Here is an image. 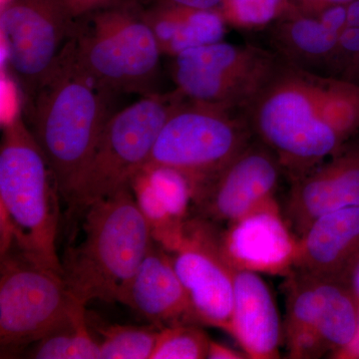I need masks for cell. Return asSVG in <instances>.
<instances>
[{
	"mask_svg": "<svg viewBox=\"0 0 359 359\" xmlns=\"http://www.w3.org/2000/svg\"><path fill=\"white\" fill-rule=\"evenodd\" d=\"M359 205V134L339 152L292 182L283 212L297 238L316 219Z\"/></svg>",
	"mask_w": 359,
	"mask_h": 359,
	"instance_id": "obj_14",
	"label": "cell"
},
{
	"mask_svg": "<svg viewBox=\"0 0 359 359\" xmlns=\"http://www.w3.org/2000/svg\"><path fill=\"white\" fill-rule=\"evenodd\" d=\"M224 0H148L149 6H177L202 11H221Z\"/></svg>",
	"mask_w": 359,
	"mask_h": 359,
	"instance_id": "obj_27",
	"label": "cell"
},
{
	"mask_svg": "<svg viewBox=\"0 0 359 359\" xmlns=\"http://www.w3.org/2000/svg\"><path fill=\"white\" fill-rule=\"evenodd\" d=\"M126 306L159 328L200 325L171 254L155 241L134 276Z\"/></svg>",
	"mask_w": 359,
	"mask_h": 359,
	"instance_id": "obj_16",
	"label": "cell"
},
{
	"mask_svg": "<svg viewBox=\"0 0 359 359\" xmlns=\"http://www.w3.org/2000/svg\"><path fill=\"white\" fill-rule=\"evenodd\" d=\"M344 80H348V81L358 82L359 83V62L355 67L351 70V72L347 75V77Z\"/></svg>",
	"mask_w": 359,
	"mask_h": 359,
	"instance_id": "obj_34",
	"label": "cell"
},
{
	"mask_svg": "<svg viewBox=\"0 0 359 359\" xmlns=\"http://www.w3.org/2000/svg\"><path fill=\"white\" fill-rule=\"evenodd\" d=\"M341 280L353 292L359 304V254Z\"/></svg>",
	"mask_w": 359,
	"mask_h": 359,
	"instance_id": "obj_31",
	"label": "cell"
},
{
	"mask_svg": "<svg viewBox=\"0 0 359 359\" xmlns=\"http://www.w3.org/2000/svg\"><path fill=\"white\" fill-rule=\"evenodd\" d=\"M75 23L67 0H13L1 7L9 65L26 103L53 68Z\"/></svg>",
	"mask_w": 359,
	"mask_h": 359,
	"instance_id": "obj_10",
	"label": "cell"
},
{
	"mask_svg": "<svg viewBox=\"0 0 359 359\" xmlns=\"http://www.w3.org/2000/svg\"><path fill=\"white\" fill-rule=\"evenodd\" d=\"M59 196L50 164L18 108L2 127L0 145L1 252L15 248L62 276L56 249Z\"/></svg>",
	"mask_w": 359,
	"mask_h": 359,
	"instance_id": "obj_2",
	"label": "cell"
},
{
	"mask_svg": "<svg viewBox=\"0 0 359 359\" xmlns=\"http://www.w3.org/2000/svg\"><path fill=\"white\" fill-rule=\"evenodd\" d=\"M142 14L152 28L163 55L171 58L222 41L228 26L218 11L149 6L142 7Z\"/></svg>",
	"mask_w": 359,
	"mask_h": 359,
	"instance_id": "obj_20",
	"label": "cell"
},
{
	"mask_svg": "<svg viewBox=\"0 0 359 359\" xmlns=\"http://www.w3.org/2000/svg\"><path fill=\"white\" fill-rule=\"evenodd\" d=\"M219 13L228 26L259 30L297 11L292 0H224Z\"/></svg>",
	"mask_w": 359,
	"mask_h": 359,
	"instance_id": "obj_23",
	"label": "cell"
},
{
	"mask_svg": "<svg viewBox=\"0 0 359 359\" xmlns=\"http://www.w3.org/2000/svg\"><path fill=\"white\" fill-rule=\"evenodd\" d=\"M80 69L109 93H155L162 52L142 7L121 1L78 18L70 36Z\"/></svg>",
	"mask_w": 359,
	"mask_h": 359,
	"instance_id": "obj_5",
	"label": "cell"
},
{
	"mask_svg": "<svg viewBox=\"0 0 359 359\" xmlns=\"http://www.w3.org/2000/svg\"><path fill=\"white\" fill-rule=\"evenodd\" d=\"M159 327L109 325L99 328L100 359H151Z\"/></svg>",
	"mask_w": 359,
	"mask_h": 359,
	"instance_id": "obj_24",
	"label": "cell"
},
{
	"mask_svg": "<svg viewBox=\"0 0 359 359\" xmlns=\"http://www.w3.org/2000/svg\"><path fill=\"white\" fill-rule=\"evenodd\" d=\"M221 226L189 217L179 247L170 252L199 325L230 332L233 269L219 243Z\"/></svg>",
	"mask_w": 359,
	"mask_h": 359,
	"instance_id": "obj_11",
	"label": "cell"
},
{
	"mask_svg": "<svg viewBox=\"0 0 359 359\" xmlns=\"http://www.w3.org/2000/svg\"><path fill=\"white\" fill-rule=\"evenodd\" d=\"M283 174L275 154L255 138L194 192L190 216L228 226L271 201Z\"/></svg>",
	"mask_w": 359,
	"mask_h": 359,
	"instance_id": "obj_12",
	"label": "cell"
},
{
	"mask_svg": "<svg viewBox=\"0 0 359 359\" xmlns=\"http://www.w3.org/2000/svg\"><path fill=\"white\" fill-rule=\"evenodd\" d=\"M255 138L292 181L359 134V83L311 72L280 58L243 111Z\"/></svg>",
	"mask_w": 359,
	"mask_h": 359,
	"instance_id": "obj_1",
	"label": "cell"
},
{
	"mask_svg": "<svg viewBox=\"0 0 359 359\" xmlns=\"http://www.w3.org/2000/svg\"><path fill=\"white\" fill-rule=\"evenodd\" d=\"M85 308L72 297L59 273L33 263L15 248L1 252L2 351L32 346L69 325Z\"/></svg>",
	"mask_w": 359,
	"mask_h": 359,
	"instance_id": "obj_8",
	"label": "cell"
},
{
	"mask_svg": "<svg viewBox=\"0 0 359 359\" xmlns=\"http://www.w3.org/2000/svg\"><path fill=\"white\" fill-rule=\"evenodd\" d=\"M210 339L198 325H177L159 328L151 359L207 358Z\"/></svg>",
	"mask_w": 359,
	"mask_h": 359,
	"instance_id": "obj_25",
	"label": "cell"
},
{
	"mask_svg": "<svg viewBox=\"0 0 359 359\" xmlns=\"http://www.w3.org/2000/svg\"><path fill=\"white\" fill-rule=\"evenodd\" d=\"M269 41L273 52L290 65L323 74L340 32L318 14L295 13L271 25Z\"/></svg>",
	"mask_w": 359,
	"mask_h": 359,
	"instance_id": "obj_19",
	"label": "cell"
},
{
	"mask_svg": "<svg viewBox=\"0 0 359 359\" xmlns=\"http://www.w3.org/2000/svg\"><path fill=\"white\" fill-rule=\"evenodd\" d=\"M287 278L283 339L287 358L313 359L327 355L318 334L325 302V278L297 271Z\"/></svg>",
	"mask_w": 359,
	"mask_h": 359,
	"instance_id": "obj_18",
	"label": "cell"
},
{
	"mask_svg": "<svg viewBox=\"0 0 359 359\" xmlns=\"http://www.w3.org/2000/svg\"><path fill=\"white\" fill-rule=\"evenodd\" d=\"M359 62V27L347 26L339 39L323 75L346 79Z\"/></svg>",
	"mask_w": 359,
	"mask_h": 359,
	"instance_id": "obj_26",
	"label": "cell"
},
{
	"mask_svg": "<svg viewBox=\"0 0 359 359\" xmlns=\"http://www.w3.org/2000/svg\"><path fill=\"white\" fill-rule=\"evenodd\" d=\"M85 212L83 240L61 261L66 287L79 304H126L139 266L154 243L131 186L94 202Z\"/></svg>",
	"mask_w": 359,
	"mask_h": 359,
	"instance_id": "obj_4",
	"label": "cell"
},
{
	"mask_svg": "<svg viewBox=\"0 0 359 359\" xmlns=\"http://www.w3.org/2000/svg\"><path fill=\"white\" fill-rule=\"evenodd\" d=\"M182 98L177 90L155 92L111 115L67 204L85 210L130 186L147 164L163 125Z\"/></svg>",
	"mask_w": 359,
	"mask_h": 359,
	"instance_id": "obj_6",
	"label": "cell"
},
{
	"mask_svg": "<svg viewBox=\"0 0 359 359\" xmlns=\"http://www.w3.org/2000/svg\"><path fill=\"white\" fill-rule=\"evenodd\" d=\"M332 359H359V325L358 332L351 344L335 354Z\"/></svg>",
	"mask_w": 359,
	"mask_h": 359,
	"instance_id": "obj_32",
	"label": "cell"
},
{
	"mask_svg": "<svg viewBox=\"0 0 359 359\" xmlns=\"http://www.w3.org/2000/svg\"><path fill=\"white\" fill-rule=\"evenodd\" d=\"M353 0H292L297 13L316 14L332 6H346Z\"/></svg>",
	"mask_w": 359,
	"mask_h": 359,
	"instance_id": "obj_29",
	"label": "cell"
},
{
	"mask_svg": "<svg viewBox=\"0 0 359 359\" xmlns=\"http://www.w3.org/2000/svg\"><path fill=\"white\" fill-rule=\"evenodd\" d=\"M172 59V78L182 95L238 112L254 100L280 62L273 51L224 40Z\"/></svg>",
	"mask_w": 359,
	"mask_h": 359,
	"instance_id": "obj_9",
	"label": "cell"
},
{
	"mask_svg": "<svg viewBox=\"0 0 359 359\" xmlns=\"http://www.w3.org/2000/svg\"><path fill=\"white\" fill-rule=\"evenodd\" d=\"M11 1H13V0H1V7L6 6V4H9Z\"/></svg>",
	"mask_w": 359,
	"mask_h": 359,
	"instance_id": "obj_35",
	"label": "cell"
},
{
	"mask_svg": "<svg viewBox=\"0 0 359 359\" xmlns=\"http://www.w3.org/2000/svg\"><path fill=\"white\" fill-rule=\"evenodd\" d=\"M28 358L34 359L100 358L98 341L92 337L86 313L78 314L69 325L32 344Z\"/></svg>",
	"mask_w": 359,
	"mask_h": 359,
	"instance_id": "obj_22",
	"label": "cell"
},
{
	"mask_svg": "<svg viewBox=\"0 0 359 359\" xmlns=\"http://www.w3.org/2000/svg\"><path fill=\"white\" fill-rule=\"evenodd\" d=\"M121 1L124 0H67V4L73 18L78 20Z\"/></svg>",
	"mask_w": 359,
	"mask_h": 359,
	"instance_id": "obj_28",
	"label": "cell"
},
{
	"mask_svg": "<svg viewBox=\"0 0 359 359\" xmlns=\"http://www.w3.org/2000/svg\"><path fill=\"white\" fill-rule=\"evenodd\" d=\"M250 359L280 358L283 327L275 299L259 273L233 271L229 332Z\"/></svg>",
	"mask_w": 359,
	"mask_h": 359,
	"instance_id": "obj_15",
	"label": "cell"
},
{
	"mask_svg": "<svg viewBox=\"0 0 359 359\" xmlns=\"http://www.w3.org/2000/svg\"><path fill=\"white\" fill-rule=\"evenodd\" d=\"M112 95L80 69L68 40L53 68L26 103L29 128L66 203L112 115Z\"/></svg>",
	"mask_w": 359,
	"mask_h": 359,
	"instance_id": "obj_3",
	"label": "cell"
},
{
	"mask_svg": "<svg viewBox=\"0 0 359 359\" xmlns=\"http://www.w3.org/2000/svg\"><path fill=\"white\" fill-rule=\"evenodd\" d=\"M347 26L359 27V0L346 4Z\"/></svg>",
	"mask_w": 359,
	"mask_h": 359,
	"instance_id": "obj_33",
	"label": "cell"
},
{
	"mask_svg": "<svg viewBox=\"0 0 359 359\" xmlns=\"http://www.w3.org/2000/svg\"><path fill=\"white\" fill-rule=\"evenodd\" d=\"M207 358L209 359H245L248 356L243 351L231 348L221 342L210 340Z\"/></svg>",
	"mask_w": 359,
	"mask_h": 359,
	"instance_id": "obj_30",
	"label": "cell"
},
{
	"mask_svg": "<svg viewBox=\"0 0 359 359\" xmlns=\"http://www.w3.org/2000/svg\"><path fill=\"white\" fill-rule=\"evenodd\" d=\"M219 243L235 271L285 276L294 271L297 237L276 199L219 229Z\"/></svg>",
	"mask_w": 359,
	"mask_h": 359,
	"instance_id": "obj_13",
	"label": "cell"
},
{
	"mask_svg": "<svg viewBox=\"0 0 359 359\" xmlns=\"http://www.w3.org/2000/svg\"><path fill=\"white\" fill-rule=\"evenodd\" d=\"M130 186L155 242L168 252H174L183 238L187 221H179L171 214L158 195L146 170L142 169Z\"/></svg>",
	"mask_w": 359,
	"mask_h": 359,
	"instance_id": "obj_21",
	"label": "cell"
},
{
	"mask_svg": "<svg viewBox=\"0 0 359 359\" xmlns=\"http://www.w3.org/2000/svg\"><path fill=\"white\" fill-rule=\"evenodd\" d=\"M359 254V205L328 212L297 238L294 271L342 280Z\"/></svg>",
	"mask_w": 359,
	"mask_h": 359,
	"instance_id": "obj_17",
	"label": "cell"
},
{
	"mask_svg": "<svg viewBox=\"0 0 359 359\" xmlns=\"http://www.w3.org/2000/svg\"><path fill=\"white\" fill-rule=\"evenodd\" d=\"M254 139L244 113L183 96L168 116L144 168L176 170L192 182L195 192Z\"/></svg>",
	"mask_w": 359,
	"mask_h": 359,
	"instance_id": "obj_7",
	"label": "cell"
}]
</instances>
